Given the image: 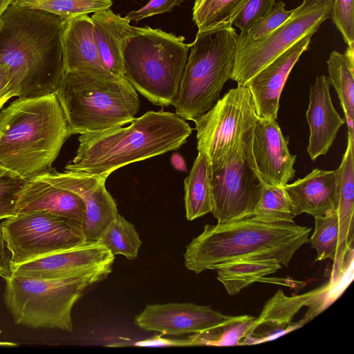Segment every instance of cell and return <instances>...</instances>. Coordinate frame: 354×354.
<instances>
[{
    "mask_svg": "<svg viewBox=\"0 0 354 354\" xmlns=\"http://www.w3.org/2000/svg\"><path fill=\"white\" fill-rule=\"evenodd\" d=\"M67 19L11 3L0 17V64L19 98L55 93L64 73L62 38Z\"/></svg>",
    "mask_w": 354,
    "mask_h": 354,
    "instance_id": "cell-1",
    "label": "cell"
},
{
    "mask_svg": "<svg viewBox=\"0 0 354 354\" xmlns=\"http://www.w3.org/2000/svg\"><path fill=\"white\" fill-rule=\"evenodd\" d=\"M130 123L80 134L76 153L65 170L107 178L123 166L177 150L192 132L184 119L163 109L148 111Z\"/></svg>",
    "mask_w": 354,
    "mask_h": 354,
    "instance_id": "cell-2",
    "label": "cell"
},
{
    "mask_svg": "<svg viewBox=\"0 0 354 354\" xmlns=\"http://www.w3.org/2000/svg\"><path fill=\"white\" fill-rule=\"evenodd\" d=\"M311 228L291 222H266L247 216L205 225L187 245L185 266L196 274L244 258L277 259L288 266L295 252L309 243Z\"/></svg>",
    "mask_w": 354,
    "mask_h": 354,
    "instance_id": "cell-3",
    "label": "cell"
},
{
    "mask_svg": "<svg viewBox=\"0 0 354 354\" xmlns=\"http://www.w3.org/2000/svg\"><path fill=\"white\" fill-rule=\"evenodd\" d=\"M71 136L55 93L18 97L0 111V167L36 176L52 167Z\"/></svg>",
    "mask_w": 354,
    "mask_h": 354,
    "instance_id": "cell-4",
    "label": "cell"
},
{
    "mask_svg": "<svg viewBox=\"0 0 354 354\" xmlns=\"http://www.w3.org/2000/svg\"><path fill=\"white\" fill-rule=\"evenodd\" d=\"M55 93L72 135L122 127L140 109L138 93L124 76L64 71Z\"/></svg>",
    "mask_w": 354,
    "mask_h": 354,
    "instance_id": "cell-5",
    "label": "cell"
},
{
    "mask_svg": "<svg viewBox=\"0 0 354 354\" xmlns=\"http://www.w3.org/2000/svg\"><path fill=\"white\" fill-rule=\"evenodd\" d=\"M237 37L230 23L198 30L172 103L178 116L193 121L220 99L232 77Z\"/></svg>",
    "mask_w": 354,
    "mask_h": 354,
    "instance_id": "cell-6",
    "label": "cell"
},
{
    "mask_svg": "<svg viewBox=\"0 0 354 354\" xmlns=\"http://www.w3.org/2000/svg\"><path fill=\"white\" fill-rule=\"evenodd\" d=\"M189 50L183 36L134 26L122 50L124 76L152 104L172 105Z\"/></svg>",
    "mask_w": 354,
    "mask_h": 354,
    "instance_id": "cell-7",
    "label": "cell"
},
{
    "mask_svg": "<svg viewBox=\"0 0 354 354\" xmlns=\"http://www.w3.org/2000/svg\"><path fill=\"white\" fill-rule=\"evenodd\" d=\"M111 272L59 279L12 275L6 279L3 301L17 324L73 330L71 312L84 292Z\"/></svg>",
    "mask_w": 354,
    "mask_h": 354,
    "instance_id": "cell-8",
    "label": "cell"
},
{
    "mask_svg": "<svg viewBox=\"0 0 354 354\" xmlns=\"http://www.w3.org/2000/svg\"><path fill=\"white\" fill-rule=\"evenodd\" d=\"M254 127L212 169L211 213L218 222L250 216L260 198L264 183L256 171L252 156Z\"/></svg>",
    "mask_w": 354,
    "mask_h": 354,
    "instance_id": "cell-9",
    "label": "cell"
},
{
    "mask_svg": "<svg viewBox=\"0 0 354 354\" xmlns=\"http://www.w3.org/2000/svg\"><path fill=\"white\" fill-rule=\"evenodd\" d=\"M333 0H303L290 17L267 36L237 42L231 80L246 83L304 36L314 35L330 16Z\"/></svg>",
    "mask_w": 354,
    "mask_h": 354,
    "instance_id": "cell-10",
    "label": "cell"
},
{
    "mask_svg": "<svg viewBox=\"0 0 354 354\" xmlns=\"http://www.w3.org/2000/svg\"><path fill=\"white\" fill-rule=\"evenodd\" d=\"M12 266L73 247L86 240L82 225L47 212L15 214L1 223Z\"/></svg>",
    "mask_w": 354,
    "mask_h": 354,
    "instance_id": "cell-11",
    "label": "cell"
},
{
    "mask_svg": "<svg viewBox=\"0 0 354 354\" xmlns=\"http://www.w3.org/2000/svg\"><path fill=\"white\" fill-rule=\"evenodd\" d=\"M259 119L248 87L238 85L230 89L212 109L193 120L197 150L207 158L213 169Z\"/></svg>",
    "mask_w": 354,
    "mask_h": 354,
    "instance_id": "cell-12",
    "label": "cell"
},
{
    "mask_svg": "<svg viewBox=\"0 0 354 354\" xmlns=\"http://www.w3.org/2000/svg\"><path fill=\"white\" fill-rule=\"evenodd\" d=\"M248 316L224 315L209 306L193 303H169L147 305L134 321L144 330L178 336L209 333Z\"/></svg>",
    "mask_w": 354,
    "mask_h": 354,
    "instance_id": "cell-13",
    "label": "cell"
},
{
    "mask_svg": "<svg viewBox=\"0 0 354 354\" xmlns=\"http://www.w3.org/2000/svg\"><path fill=\"white\" fill-rule=\"evenodd\" d=\"M115 255L97 241H85L12 266V275L41 279L82 277L98 271L111 272Z\"/></svg>",
    "mask_w": 354,
    "mask_h": 354,
    "instance_id": "cell-14",
    "label": "cell"
},
{
    "mask_svg": "<svg viewBox=\"0 0 354 354\" xmlns=\"http://www.w3.org/2000/svg\"><path fill=\"white\" fill-rule=\"evenodd\" d=\"M37 176L82 199L86 207L83 230L86 241H97L119 214L105 187L106 178L104 177L77 171L59 172L52 167Z\"/></svg>",
    "mask_w": 354,
    "mask_h": 354,
    "instance_id": "cell-15",
    "label": "cell"
},
{
    "mask_svg": "<svg viewBox=\"0 0 354 354\" xmlns=\"http://www.w3.org/2000/svg\"><path fill=\"white\" fill-rule=\"evenodd\" d=\"M330 286L325 284L301 295L287 296L279 289L264 305L254 326L241 345L269 341L288 333L304 323L292 324L294 316L304 307H310L304 319L308 322L321 311Z\"/></svg>",
    "mask_w": 354,
    "mask_h": 354,
    "instance_id": "cell-16",
    "label": "cell"
},
{
    "mask_svg": "<svg viewBox=\"0 0 354 354\" xmlns=\"http://www.w3.org/2000/svg\"><path fill=\"white\" fill-rule=\"evenodd\" d=\"M252 152L256 171L267 185L285 186L294 177L296 156L276 120L259 119L254 127Z\"/></svg>",
    "mask_w": 354,
    "mask_h": 354,
    "instance_id": "cell-17",
    "label": "cell"
},
{
    "mask_svg": "<svg viewBox=\"0 0 354 354\" xmlns=\"http://www.w3.org/2000/svg\"><path fill=\"white\" fill-rule=\"evenodd\" d=\"M313 35L301 37L246 83L259 118L277 119L279 100L286 82L301 54L308 49Z\"/></svg>",
    "mask_w": 354,
    "mask_h": 354,
    "instance_id": "cell-18",
    "label": "cell"
},
{
    "mask_svg": "<svg viewBox=\"0 0 354 354\" xmlns=\"http://www.w3.org/2000/svg\"><path fill=\"white\" fill-rule=\"evenodd\" d=\"M329 87L328 78L325 75L317 77L310 87L306 118L310 129L307 152L312 160L327 153L345 123L333 104Z\"/></svg>",
    "mask_w": 354,
    "mask_h": 354,
    "instance_id": "cell-19",
    "label": "cell"
},
{
    "mask_svg": "<svg viewBox=\"0 0 354 354\" xmlns=\"http://www.w3.org/2000/svg\"><path fill=\"white\" fill-rule=\"evenodd\" d=\"M31 212L58 214L75 221L83 227L86 207L75 193L36 176L26 180L15 207V214Z\"/></svg>",
    "mask_w": 354,
    "mask_h": 354,
    "instance_id": "cell-20",
    "label": "cell"
},
{
    "mask_svg": "<svg viewBox=\"0 0 354 354\" xmlns=\"http://www.w3.org/2000/svg\"><path fill=\"white\" fill-rule=\"evenodd\" d=\"M65 71H83L100 76L113 74L104 66L94 37L93 24L87 14L67 19L62 38Z\"/></svg>",
    "mask_w": 354,
    "mask_h": 354,
    "instance_id": "cell-21",
    "label": "cell"
},
{
    "mask_svg": "<svg viewBox=\"0 0 354 354\" xmlns=\"http://www.w3.org/2000/svg\"><path fill=\"white\" fill-rule=\"evenodd\" d=\"M284 188L295 216L306 213L313 217L335 210L337 202V170L314 169Z\"/></svg>",
    "mask_w": 354,
    "mask_h": 354,
    "instance_id": "cell-22",
    "label": "cell"
},
{
    "mask_svg": "<svg viewBox=\"0 0 354 354\" xmlns=\"http://www.w3.org/2000/svg\"><path fill=\"white\" fill-rule=\"evenodd\" d=\"M91 17L96 46L104 68L114 75L124 76L122 50L134 26L110 8L96 12Z\"/></svg>",
    "mask_w": 354,
    "mask_h": 354,
    "instance_id": "cell-23",
    "label": "cell"
},
{
    "mask_svg": "<svg viewBox=\"0 0 354 354\" xmlns=\"http://www.w3.org/2000/svg\"><path fill=\"white\" fill-rule=\"evenodd\" d=\"M354 138L348 136L347 145L337 170V202L339 231V257L353 251L354 211Z\"/></svg>",
    "mask_w": 354,
    "mask_h": 354,
    "instance_id": "cell-24",
    "label": "cell"
},
{
    "mask_svg": "<svg viewBox=\"0 0 354 354\" xmlns=\"http://www.w3.org/2000/svg\"><path fill=\"white\" fill-rule=\"evenodd\" d=\"M282 266L274 259L244 258L228 262L216 270L217 279L223 283L230 295L269 274L275 273Z\"/></svg>",
    "mask_w": 354,
    "mask_h": 354,
    "instance_id": "cell-25",
    "label": "cell"
},
{
    "mask_svg": "<svg viewBox=\"0 0 354 354\" xmlns=\"http://www.w3.org/2000/svg\"><path fill=\"white\" fill-rule=\"evenodd\" d=\"M328 81L335 89L344 113L348 136L354 138V48L333 50L326 61Z\"/></svg>",
    "mask_w": 354,
    "mask_h": 354,
    "instance_id": "cell-26",
    "label": "cell"
},
{
    "mask_svg": "<svg viewBox=\"0 0 354 354\" xmlns=\"http://www.w3.org/2000/svg\"><path fill=\"white\" fill-rule=\"evenodd\" d=\"M212 167L207 158L198 152L185 179V207L188 221L212 212Z\"/></svg>",
    "mask_w": 354,
    "mask_h": 354,
    "instance_id": "cell-27",
    "label": "cell"
},
{
    "mask_svg": "<svg viewBox=\"0 0 354 354\" xmlns=\"http://www.w3.org/2000/svg\"><path fill=\"white\" fill-rule=\"evenodd\" d=\"M97 241L113 255L120 254L129 260L135 259L142 241L134 225L120 214L109 225Z\"/></svg>",
    "mask_w": 354,
    "mask_h": 354,
    "instance_id": "cell-28",
    "label": "cell"
},
{
    "mask_svg": "<svg viewBox=\"0 0 354 354\" xmlns=\"http://www.w3.org/2000/svg\"><path fill=\"white\" fill-rule=\"evenodd\" d=\"M250 216L266 222H291L296 216L284 186L265 183L260 198Z\"/></svg>",
    "mask_w": 354,
    "mask_h": 354,
    "instance_id": "cell-29",
    "label": "cell"
},
{
    "mask_svg": "<svg viewBox=\"0 0 354 354\" xmlns=\"http://www.w3.org/2000/svg\"><path fill=\"white\" fill-rule=\"evenodd\" d=\"M315 230L309 243L317 252L316 261L330 259L337 265L339 249V227L335 210L315 216Z\"/></svg>",
    "mask_w": 354,
    "mask_h": 354,
    "instance_id": "cell-30",
    "label": "cell"
},
{
    "mask_svg": "<svg viewBox=\"0 0 354 354\" xmlns=\"http://www.w3.org/2000/svg\"><path fill=\"white\" fill-rule=\"evenodd\" d=\"M12 3L41 10L68 19L110 8L113 0H13Z\"/></svg>",
    "mask_w": 354,
    "mask_h": 354,
    "instance_id": "cell-31",
    "label": "cell"
},
{
    "mask_svg": "<svg viewBox=\"0 0 354 354\" xmlns=\"http://www.w3.org/2000/svg\"><path fill=\"white\" fill-rule=\"evenodd\" d=\"M246 0H195L192 20L198 30L229 23L233 14Z\"/></svg>",
    "mask_w": 354,
    "mask_h": 354,
    "instance_id": "cell-32",
    "label": "cell"
},
{
    "mask_svg": "<svg viewBox=\"0 0 354 354\" xmlns=\"http://www.w3.org/2000/svg\"><path fill=\"white\" fill-rule=\"evenodd\" d=\"M292 10H286L282 1L274 3L271 10L254 24L246 32H240L237 42L254 41L263 38L283 24L291 15Z\"/></svg>",
    "mask_w": 354,
    "mask_h": 354,
    "instance_id": "cell-33",
    "label": "cell"
},
{
    "mask_svg": "<svg viewBox=\"0 0 354 354\" xmlns=\"http://www.w3.org/2000/svg\"><path fill=\"white\" fill-rule=\"evenodd\" d=\"M26 179L0 167V221L15 214V207L21 189Z\"/></svg>",
    "mask_w": 354,
    "mask_h": 354,
    "instance_id": "cell-34",
    "label": "cell"
},
{
    "mask_svg": "<svg viewBox=\"0 0 354 354\" xmlns=\"http://www.w3.org/2000/svg\"><path fill=\"white\" fill-rule=\"evenodd\" d=\"M275 3V0H246L233 14L229 23L239 28L241 32H245L265 17Z\"/></svg>",
    "mask_w": 354,
    "mask_h": 354,
    "instance_id": "cell-35",
    "label": "cell"
},
{
    "mask_svg": "<svg viewBox=\"0 0 354 354\" xmlns=\"http://www.w3.org/2000/svg\"><path fill=\"white\" fill-rule=\"evenodd\" d=\"M330 17L348 47L354 48L353 0H333Z\"/></svg>",
    "mask_w": 354,
    "mask_h": 354,
    "instance_id": "cell-36",
    "label": "cell"
},
{
    "mask_svg": "<svg viewBox=\"0 0 354 354\" xmlns=\"http://www.w3.org/2000/svg\"><path fill=\"white\" fill-rule=\"evenodd\" d=\"M256 317L246 319L221 328L207 343L209 346L241 345L243 339L251 332Z\"/></svg>",
    "mask_w": 354,
    "mask_h": 354,
    "instance_id": "cell-37",
    "label": "cell"
},
{
    "mask_svg": "<svg viewBox=\"0 0 354 354\" xmlns=\"http://www.w3.org/2000/svg\"><path fill=\"white\" fill-rule=\"evenodd\" d=\"M183 1L184 0H149L140 9L130 11L124 17L130 22H137L156 15L171 12L174 7L180 6Z\"/></svg>",
    "mask_w": 354,
    "mask_h": 354,
    "instance_id": "cell-38",
    "label": "cell"
},
{
    "mask_svg": "<svg viewBox=\"0 0 354 354\" xmlns=\"http://www.w3.org/2000/svg\"><path fill=\"white\" fill-rule=\"evenodd\" d=\"M133 345L138 346H196V344L192 336H189L187 339H177L162 337L161 334L136 342Z\"/></svg>",
    "mask_w": 354,
    "mask_h": 354,
    "instance_id": "cell-39",
    "label": "cell"
},
{
    "mask_svg": "<svg viewBox=\"0 0 354 354\" xmlns=\"http://www.w3.org/2000/svg\"><path fill=\"white\" fill-rule=\"evenodd\" d=\"M12 255L8 248L1 223H0V277L4 280L12 276Z\"/></svg>",
    "mask_w": 354,
    "mask_h": 354,
    "instance_id": "cell-40",
    "label": "cell"
},
{
    "mask_svg": "<svg viewBox=\"0 0 354 354\" xmlns=\"http://www.w3.org/2000/svg\"><path fill=\"white\" fill-rule=\"evenodd\" d=\"M13 97H17V94L12 80L8 68L0 64V109Z\"/></svg>",
    "mask_w": 354,
    "mask_h": 354,
    "instance_id": "cell-41",
    "label": "cell"
},
{
    "mask_svg": "<svg viewBox=\"0 0 354 354\" xmlns=\"http://www.w3.org/2000/svg\"><path fill=\"white\" fill-rule=\"evenodd\" d=\"M171 163L176 169L181 171H187L186 163L182 156L179 153H175L171 156Z\"/></svg>",
    "mask_w": 354,
    "mask_h": 354,
    "instance_id": "cell-42",
    "label": "cell"
},
{
    "mask_svg": "<svg viewBox=\"0 0 354 354\" xmlns=\"http://www.w3.org/2000/svg\"><path fill=\"white\" fill-rule=\"evenodd\" d=\"M13 0H0V17L8 8V7L12 3Z\"/></svg>",
    "mask_w": 354,
    "mask_h": 354,
    "instance_id": "cell-43",
    "label": "cell"
},
{
    "mask_svg": "<svg viewBox=\"0 0 354 354\" xmlns=\"http://www.w3.org/2000/svg\"><path fill=\"white\" fill-rule=\"evenodd\" d=\"M0 346H16L17 344L11 342L0 341Z\"/></svg>",
    "mask_w": 354,
    "mask_h": 354,
    "instance_id": "cell-44",
    "label": "cell"
}]
</instances>
